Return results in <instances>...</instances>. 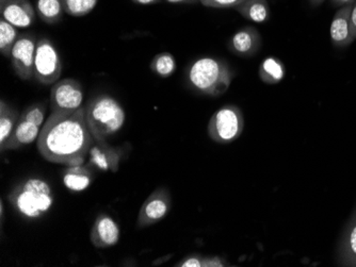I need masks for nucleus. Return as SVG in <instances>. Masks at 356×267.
<instances>
[{
  "label": "nucleus",
  "mask_w": 356,
  "mask_h": 267,
  "mask_svg": "<svg viewBox=\"0 0 356 267\" xmlns=\"http://www.w3.org/2000/svg\"><path fill=\"white\" fill-rule=\"evenodd\" d=\"M131 1H133L134 3H137V5L149 6L160 3L161 0H131Z\"/></svg>",
  "instance_id": "32"
},
{
  "label": "nucleus",
  "mask_w": 356,
  "mask_h": 267,
  "mask_svg": "<svg viewBox=\"0 0 356 267\" xmlns=\"http://www.w3.org/2000/svg\"><path fill=\"white\" fill-rule=\"evenodd\" d=\"M46 113V103L44 101L42 103H35L30 105L29 107L24 110V112L21 113L19 119L24 121H30V123H35V125L41 127L44 123Z\"/></svg>",
  "instance_id": "24"
},
{
  "label": "nucleus",
  "mask_w": 356,
  "mask_h": 267,
  "mask_svg": "<svg viewBox=\"0 0 356 267\" xmlns=\"http://www.w3.org/2000/svg\"><path fill=\"white\" fill-rule=\"evenodd\" d=\"M21 114L19 110L10 103L1 101L0 103V146H3L15 128Z\"/></svg>",
  "instance_id": "18"
},
{
  "label": "nucleus",
  "mask_w": 356,
  "mask_h": 267,
  "mask_svg": "<svg viewBox=\"0 0 356 267\" xmlns=\"http://www.w3.org/2000/svg\"><path fill=\"white\" fill-rule=\"evenodd\" d=\"M245 0H200L202 5L213 9H236Z\"/></svg>",
  "instance_id": "25"
},
{
  "label": "nucleus",
  "mask_w": 356,
  "mask_h": 267,
  "mask_svg": "<svg viewBox=\"0 0 356 267\" xmlns=\"http://www.w3.org/2000/svg\"><path fill=\"white\" fill-rule=\"evenodd\" d=\"M119 225L108 214H99L91 229V243L96 248H109L119 243Z\"/></svg>",
  "instance_id": "12"
},
{
  "label": "nucleus",
  "mask_w": 356,
  "mask_h": 267,
  "mask_svg": "<svg viewBox=\"0 0 356 267\" xmlns=\"http://www.w3.org/2000/svg\"><path fill=\"white\" fill-rule=\"evenodd\" d=\"M203 266L205 267H221L225 266V263L219 258H207L203 259Z\"/></svg>",
  "instance_id": "28"
},
{
  "label": "nucleus",
  "mask_w": 356,
  "mask_h": 267,
  "mask_svg": "<svg viewBox=\"0 0 356 267\" xmlns=\"http://www.w3.org/2000/svg\"><path fill=\"white\" fill-rule=\"evenodd\" d=\"M188 85L207 96H221L231 87L234 73L223 60L200 58L191 63L186 74Z\"/></svg>",
  "instance_id": "2"
},
{
  "label": "nucleus",
  "mask_w": 356,
  "mask_h": 267,
  "mask_svg": "<svg viewBox=\"0 0 356 267\" xmlns=\"http://www.w3.org/2000/svg\"><path fill=\"white\" fill-rule=\"evenodd\" d=\"M94 174L91 165H73L64 171L63 184L72 192H83L93 182Z\"/></svg>",
  "instance_id": "16"
},
{
  "label": "nucleus",
  "mask_w": 356,
  "mask_h": 267,
  "mask_svg": "<svg viewBox=\"0 0 356 267\" xmlns=\"http://www.w3.org/2000/svg\"><path fill=\"white\" fill-rule=\"evenodd\" d=\"M86 115L95 141H107L108 137L119 132L125 125L126 113L121 103L106 94L89 101L86 107Z\"/></svg>",
  "instance_id": "4"
},
{
  "label": "nucleus",
  "mask_w": 356,
  "mask_h": 267,
  "mask_svg": "<svg viewBox=\"0 0 356 267\" xmlns=\"http://www.w3.org/2000/svg\"><path fill=\"white\" fill-rule=\"evenodd\" d=\"M1 19L16 28H29L35 21V10L29 0H0Z\"/></svg>",
  "instance_id": "11"
},
{
  "label": "nucleus",
  "mask_w": 356,
  "mask_h": 267,
  "mask_svg": "<svg viewBox=\"0 0 356 267\" xmlns=\"http://www.w3.org/2000/svg\"><path fill=\"white\" fill-rule=\"evenodd\" d=\"M167 3H174V5H194L200 3V0H165Z\"/></svg>",
  "instance_id": "30"
},
{
  "label": "nucleus",
  "mask_w": 356,
  "mask_h": 267,
  "mask_svg": "<svg viewBox=\"0 0 356 267\" xmlns=\"http://www.w3.org/2000/svg\"><path fill=\"white\" fill-rule=\"evenodd\" d=\"M309 1H311L312 5L315 6V7H318V6L325 3V0H309Z\"/></svg>",
  "instance_id": "33"
},
{
  "label": "nucleus",
  "mask_w": 356,
  "mask_h": 267,
  "mask_svg": "<svg viewBox=\"0 0 356 267\" xmlns=\"http://www.w3.org/2000/svg\"><path fill=\"white\" fill-rule=\"evenodd\" d=\"M41 129V127L35 123L19 119L7 142L3 146H0V150L1 153L6 150H14V149L22 148L31 144L35 139H39Z\"/></svg>",
  "instance_id": "14"
},
{
  "label": "nucleus",
  "mask_w": 356,
  "mask_h": 267,
  "mask_svg": "<svg viewBox=\"0 0 356 267\" xmlns=\"http://www.w3.org/2000/svg\"><path fill=\"white\" fill-rule=\"evenodd\" d=\"M261 46V35L251 26L240 29L229 42V51L240 57H252L257 53Z\"/></svg>",
  "instance_id": "13"
},
{
  "label": "nucleus",
  "mask_w": 356,
  "mask_h": 267,
  "mask_svg": "<svg viewBox=\"0 0 356 267\" xmlns=\"http://www.w3.org/2000/svg\"><path fill=\"white\" fill-rule=\"evenodd\" d=\"M83 101V85L79 81L67 78L57 81L51 87V112H72L80 109Z\"/></svg>",
  "instance_id": "8"
},
{
  "label": "nucleus",
  "mask_w": 356,
  "mask_h": 267,
  "mask_svg": "<svg viewBox=\"0 0 356 267\" xmlns=\"http://www.w3.org/2000/svg\"><path fill=\"white\" fill-rule=\"evenodd\" d=\"M355 0H331L332 5L334 7L341 8L345 6L353 5Z\"/></svg>",
  "instance_id": "29"
},
{
  "label": "nucleus",
  "mask_w": 356,
  "mask_h": 267,
  "mask_svg": "<svg viewBox=\"0 0 356 267\" xmlns=\"http://www.w3.org/2000/svg\"><path fill=\"white\" fill-rule=\"evenodd\" d=\"M62 63L53 42L47 37L38 41L35 60V79L44 85H55L61 77Z\"/></svg>",
  "instance_id": "6"
},
{
  "label": "nucleus",
  "mask_w": 356,
  "mask_h": 267,
  "mask_svg": "<svg viewBox=\"0 0 356 267\" xmlns=\"http://www.w3.org/2000/svg\"><path fill=\"white\" fill-rule=\"evenodd\" d=\"M236 10L245 19L258 24L269 21L271 14L268 0H245Z\"/></svg>",
  "instance_id": "17"
},
{
  "label": "nucleus",
  "mask_w": 356,
  "mask_h": 267,
  "mask_svg": "<svg viewBox=\"0 0 356 267\" xmlns=\"http://www.w3.org/2000/svg\"><path fill=\"white\" fill-rule=\"evenodd\" d=\"M37 43V37L33 33H23L19 35L12 49L10 57L12 67L22 80H30L35 77Z\"/></svg>",
  "instance_id": "7"
},
{
  "label": "nucleus",
  "mask_w": 356,
  "mask_h": 267,
  "mask_svg": "<svg viewBox=\"0 0 356 267\" xmlns=\"http://www.w3.org/2000/svg\"><path fill=\"white\" fill-rule=\"evenodd\" d=\"M64 10L74 17H83L93 11L99 0H62Z\"/></svg>",
  "instance_id": "23"
},
{
  "label": "nucleus",
  "mask_w": 356,
  "mask_h": 267,
  "mask_svg": "<svg viewBox=\"0 0 356 267\" xmlns=\"http://www.w3.org/2000/svg\"><path fill=\"white\" fill-rule=\"evenodd\" d=\"M19 37L16 27L1 19L0 21V53L3 57H11L12 49Z\"/></svg>",
  "instance_id": "21"
},
{
  "label": "nucleus",
  "mask_w": 356,
  "mask_h": 267,
  "mask_svg": "<svg viewBox=\"0 0 356 267\" xmlns=\"http://www.w3.org/2000/svg\"><path fill=\"white\" fill-rule=\"evenodd\" d=\"M171 209V196L165 187H159L142 203L138 214L139 228H147L165 218Z\"/></svg>",
  "instance_id": "9"
},
{
  "label": "nucleus",
  "mask_w": 356,
  "mask_h": 267,
  "mask_svg": "<svg viewBox=\"0 0 356 267\" xmlns=\"http://www.w3.org/2000/svg\"><path fill=\"white\" fill-rule=\"evenodd\" d=\"M350 25H351V33L353 39H356V0L354 1L350 13Z\"/></svg>",
  "instance_id": "27"
},
{
  "label": "nucleus",
  "mask_w": 356,
  "mask_h": 267,
  "mask_svg": "<svg viewBox=\"0 0 356 267\" xmlns=\"http://www.w3.org/2000/svg\"><path fill=\"white\" fill-rule=\"evenodd\" d=\"M245 128L241 110L229 105L218 110L208 123V135L217 143L227 144L240 137Z\"/></svg>",
  "instance_id": "5"
},
{
  "label": "nucleus",
  "mask_w": 356,
  "mask_h": 267,
  "mask_svg": "<svg viewBox=\"0 0 356 267\" xmlns=\"http://www.w3.org/2000/svg\"><path fill=\"white\" fill-rule=\"evenodd\" d=\"M350 247L354 254L356 255V226L352 229L351 234H350Z\"/></svg>",
  "instance_id": "31"
},
{
  "label": "nucleus",
  "mask_w": 356,
  "mask_h": 267,
  "mask_svg": "<svg viewBox=\"0 0 356 267\" xmlns=\"http://www.w3.org/2000/svg\"><path fill=\"white\" fill-rule=\"evenodd\" d=\"M8 200L25 218H40L53 207V189L44 179L30 177L12 189Z\"/></svg>",
  "instance_id": "3"
},
{
  "label": "nucleus",
  "mask_w": 356,
  "mask_h": 267,
  "mask_svg": "<svg viewBox=\"0 0 356 267\" xmlns=\"http://www.w3.org/2000/svg\"><path fill=\"white\" fill-rule=\"evenodd\" d=\"M258 73L264 83L268 85H275L281 83L285 77V67L281 60L270 57L264 60Z\"/></svg>",
  "instance_id": "20"
},
{
  "label": "nucleus",
  "mask_w": 356,
  "mask_h": 267,
  "mask_svg": "<svg viewBox=\"0 0 356 267\" xmlns=\"http://www.w3.org/2000/svg\"><path fill=\"white\" fill-rule=\"evenodd\" d=\"M352 5L345 6L338 9L334 15L330 28L332 43L336 47H347L354 41L351 33V25H350V13H351Z\"/></svg>",
  "instance_id": "15"
},
{
  "label": "nucleus",
  "mask_w": 356,
  "mask_h": 267,
  "mask_svg": "<svg viewBox=\"0 0 356 267\" xmlns=\"http://www.w3.org/2000/svg\"><path fill=\"white\" fill-rule=\"evenodd\" d=\"M94 143L88 126L86 107L72 112H51L42 127L38 150L48 162L83 164Z\"/></svg>",
  "instance_id": "1"
},
{
  "label": "nucleus",
  "mask_w": 356,
  "mask_h": 267,
  "mask_svg": "<svg viewBox=\"0 0 356 267\" xmlns=\"http://www.w3.org/2000/svg\"><path fill=\"white\" fill-rule=\"evenodd\" d=\"M151 69L160 77H170L176 69L175 59L170 53H158L152 60Z\"/></svg>",
  "instance_id": "22"
},
{
  "label": "nucleus",
  "mask_w": 356,
  "mask_h": 267,
  "mask_svg": "<svg viewBox=\"0 0 356 267\" xmlns=\"http://www.w3.org/2000/svg\"><path fill=\"white\" fill-rule=\"evenodd\" d=\"M176 266L179 267H201L203 266V259L197 258V257H190L185 259L181 262L178 263Z\"/></svg>",
  "instance_id": "26"
},
{
  "label": "nucleus",
  "mask_w": 356,
  "mask_h": 267,
  "mask_svg": "<svg viewBox=\"0 0 356 267\" xmlns=\"http://www.w3.org/2000/svg\"><path fill=\"white\" fill-rule=\"evenodd\" d=\"M123 151L108 144L107 141H95L90 148L89 164L102 171L117 173Z\"/></svg>",
  "instance_id": "10"
},
{
  "label": "nucleus",
  "mask_w": 356,
  "mask_h": 267,
  "mask_svg": "<svg viewBox=\"0 0 356 267\" xmlns=\"http://www.w3.org/2000/svg\"><path fill=\"white\" fill-rule=\"evenodd\" d=\"M37 12L44 23L54 25L62 21L65 10L62 0H38Z\"/></svg>",
  "instance_id": "19"
}]
</instances>
